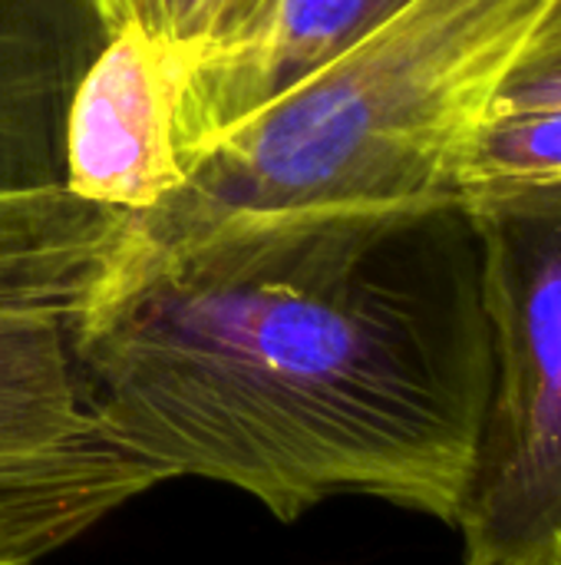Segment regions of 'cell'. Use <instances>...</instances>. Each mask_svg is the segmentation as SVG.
<instances>
[{
  "label": "cell",
  "mask_w": 561,
  "mask_h": 565,
  "mask_svg": "<svg viewBox=\"0 0 561 565\" xmlns=\"http://www.w3.org/2000/svg\"><path fill=\"white\" fill-rule=\"evenodd\" d=\"M76 348L106 440L152 487L222 483L281 523L357 493L456 526L496 391L460 202L112 245Z\"/></svg>",
  "instance_id": "obj_1"
},
{
  "label": "cell",
  "mask_w": 561,
  "mask_h": 565,
  "mask_svg": "<svg viewBox=\"0 0 561 565\" xmlns=\"http://www.w3.org/2000/svg\"><path fill=\"white\" fill-rule=\"evenodd\" d=\"M549 7L407 0L215 136L172 195L122 218L119 248L456 202L450 166Z\"/></svg>",
  "instance_id": "obj_2"
},
{
  "label": "cell",
  "mask_w": 561,
  "mask_h": 565,
  "mask_svg": "<svg viewBox=\"0 0 561 565\" xmlns=\"http://www.w3.org/2000/svg\"><path fill=\"white\" fill-rule=\"evenodd\" d=\"M483 252L496 391L456 520L470 565L561 550V185L466 202Z\"/></svg>",
  "instance_id": "obj_3"
},
{
  "label": "cell",
  "mask_w": 561,
  "mask_h": 565,
  "mask_svg": "<svg viewBox=\"0 0 561 565\" xmlns=\"http://www.w3.org/2000/svg\"><path fill=\"white\" fill-rule=\"evenodd\" d=\"M185 66L182 50L139 23L106 36L66 113L63 185L69 192L136 215L182 185L175 119Z\"/></svg>",
  "instance_id": "obj_4"
},
{
  "label": "cell",
  "mask_w": 561,
  "mask_h": 565,
  "mask_svg": "<svg viewBox=\"0 0 561 565\" xmlns=\"http://www.w3.org/2000/svg\"><path fill=\"white\" fill-rule=\"evenodd\" d=\"M106 36L103 0H0V189L63 185L69 99Z\"/></svg>",
  "instance_id": "obj_5"
},
{
  "label": "cell",
  "mask_w": 561,
  "mask_h": 565,
  "mask_svg": "<svg viewBox=\"0 0 561 565\" xmlns=\"http://www.w3.org/2000/svg\"><path fill=\"white\" fill-rule=\"evenodd\" d=\"M407 0H281L268 33L245 53L188 63L175 119L182 172L215 136L245 122L284 86L321 66ZM185 182V179H182Z\"/></svg>",
  "instance_id": "obj_6"
},
{
  "label": "cell",
  "mask_w": 561,
  "mask_h": 565,
  "mask_svg": "<svg viewBox=\"0 0 561 565\" xmlns=\"http://www.w3.org/2000/svg\"><path fill=\"white\" fill-rule=\"evenodd\" d=\"M542 185H561V106L486 113L450 166L460 205Z\"/></svg>",
  "instance_id": "obj_7"
},
{
  "label": "cell",
  "mask_w": 561,
  "mask_h": 565,
  "mask_svg": "<svg viewBox=\"0 0 561 565\" xmlns=\"http://www.w3.org/2000/svg\"><path fill=\"white\" fill-rule=\"evenodd\" d=\"M139 493L132 480H106L0 500V565L40 563Z\"/></svg>",
  "instance_id": "obj_8"
},
{
  "label": "cell",
  "mask_w": 561,
  "mask_h": 565,
  "mask_svg": "<svg viewBox=\"0 0 561 565\" xmlns=\"http://www.w3.org/2000/svg\"><path fill=\"white\" fill-rule=\"evenodd\" d=\"M139 23L188 56V63L225 56L235 46L231 0H119V26Z\"/></svg>",
  "instance_id": "obj_9"
},
{
  "label": "cell",
  "mask_w": 561,
  "mask_h": 565,
  "mask_svg": "<svg viewBox=\"0 0 561 565\" xmlns=\"http://www.w3.org/2000/svg\"><path fill=\"white\" fill-rule=\"evenodd\" d=\"M522 106H561V0H552L516 66L503 79L489 113Z\"/></svg>",
  "instance_id": "obj_10"
},
{
  "label": "cell",
  "mask_w": 561,
  "mask_h": 565,
  "mask_svg": "<svg viewBox=\"0 0 561 565\" xmlns=\"http://www.w3.org/2000/svg\"><path fill=\"white\" fill-rule=\"evenodd\" d=\"M278 10H281V0H231V13H235V46L225 56H235V53L255 46L268 33V26L274 23Z\"/></svg>",
  "instance_id": "obj_11"
},
{
  "label": "cell",
  "mask_w": 561,
  "mask_h": 565,
  "mask_svg": "<svg viewBox=\"0 0 561 565\" xmlns=\"http://www.w3.org/2000/svg\"><path fill=\"white\" fill-rule=\"evenodd\" d=\"M103 13H106V26L112 30L119 23V0H103Z\"/></svg>",
  "instance_id": "obj_12"
},
{
  "label": "cell",
  "mask_w": 561,
  "mask_h": 565,
  "mask_svg": "<svg viewBox=\"0 0 561 565\" xmlns=\"http://www.w3.org/2000/svg\"><path fill=\"white\" fill-rule=\"evenodd\" d=\"M546 565H561V550H559V553H555V556H552V559H549V563H546Z\"/></svg>",
  "instance_id": "obj_13"
},
{
  "label": "cell",
  "mask_w": 561,
  "mask_h": 565,
  "mask_svg": "<svg viewBox=\"0 0 561 565\" xmlns=\"http://www.w3.org/2000/svg\"><path fill=\"white\" fill-rule=\"evenodd\" d=\"M466 565H470V563H466Z\"/></svg>",
  "instance_id": "obj_14"
}]
</instances>
